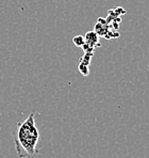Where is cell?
Returning <instances> with one entry per match:
<instances>
[{"mask_svg":"<svg viewBox=\"0 0 149 158\" xmlns=\"http://www.w3.org/2000/svg\"><path fill=\"white\" fill-rule=\"evenodd\" d=\"M14 144L19 158H35L39 154L37 143L39 131L35 124V114L31 112L25 121L18 123L13 134Z\"/></svg>","mask_w":149,"mask_h":158,"instance_id":"6da1fadb","label":"cell"},{"mask_svg":"<svg viewBox=\"0 0 149 158\" xmlns=\"http://www.w3.org/2000/svg\"><path fill=\"white\" fill-rule=\"evenodd\" d=\"M73 43L77 47H82L85 43V40H84V36L82 35H76L74 38L73 39Z\"/></svg>","mask_w":149,"mask_h":158,"instance_id":"7a4b0ae2","label":"cell"},{"mask_svg":"<svg viewBox=\"0 0 149 158\" xmlns=\"http://www.w3.org/2000/svg\"><path fill=\"white\" fill-rule=\"evenodd\" d=\"M78 69H79V72H80L83 76H87L88 74H90V67H88V65H85V64H83V63H79Z\"/></svg>","mask_w":149,"mask_h":158,"instance_id":"3957f363","label":"cell"}]
</instances>
